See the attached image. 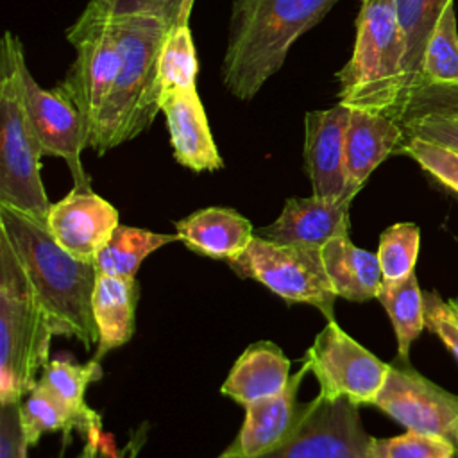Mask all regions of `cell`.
Masks as SVG:
<instances>
[{"instance_id": "cell-27", "label": "cell", "mask_w": 458, "mask_h": 458, "mask_svg": "<svg viewBox=\"0 0 458 458\" xmlns=\"http://www.w3.org/2000/svg\"><path fill=\"white\" fill-rule=\"evenodd\" d=\"M199 61L188 23H172L163 38L157 61L159 95L197 88Z\"/></svg>"}, {"instance_id": "cell-36", "label": "cell", "mask_w": 458, "mask_h": 458, "mask_svg": "<svg viewBox=\"0 0 458 458\" xmlns=\"http://www.w3.org/2000/svg\"><path fill=\"white\" fill-rule=\"evenodd\" d=\"M424 310L426 327L435 333L458 360V315L449 301H444L437 292H424Z\"/></svg>"}, {"instance_id": "cell-7", "label": "cell", "mask_w": 458, "mask_h": 458, "mask_svg": "<svg viewBox=\"0 0 458 458\" xmlns=\"http://www.w3.org/2000/svg\"><path fill=\"white\" fill-rule=\"evenodd\" d=\"M225 263L242 279L265 284L286 302L310 304L327 320L335 318L338 295L327 277L318 249L274 243L254 234L249 247Z\"/></svg>"}, {"instance_id": "cell-11", "label": "cell", "mask_w": 458, "mask_h": 458, "mask_svg": "<svg viewBox=\"0 0 458 458\" xmlns=\"http://www.w3.org/2000/svg\"><path fill=\"white\" fill-rule=\"evenodd\" d=\"M374 406L408 431L445 438L458 449V395L413 370L408 361L390 363Z\"/></svg>"}, {"instance_id": "cell-33", "label": "cell", "mask_w": 458, "mask_h": 458, "mask_svg": "<svg viewBox=\"0 0 458 458\" xmlns=\"http://www.w3.org/2000/svg\"><path fill=\"white\" fill-rule=\"evenodd\" d=\"M395 154L411 157L424 172L458 193V150L422 138L404 136Z\"/></svg>"}, {"instance_id": "cell-17", "label": "cell", "mask_w": 458, "mask_h": 458, "mask_svg": "<svg viewBox=\"0 0 458 458\" xmlns=\"http://www.w3.org/2000/svg\"><path fill=\"white\" fill-rule=\"evenodd\" d=\"M308 372L310 369L302 363V369L290 377L288 385L279 394L243 406V424L225 453L256 456L286 440L295 431L308 408V403L297 401L299 386Z\"/></svg>"}, {"instance_id": "cell-6", "label": "cell", "mask_w": 458, "mask_h": 458, "mask_svg": "<svg viewBox=\"0 0 458 458\" xmlns=\"http://www.w3.org/2000/svg\"><path fill=\"white\" fill-rule=\"evenodd\" d=\"M54 329L34 286L0 233V403L21 401L48 365Z\"/></svg>"}, {"instance_id": "cell-28", "label": "cell", "mask_w": 458, "mask_h": 458, "mask_svg": "<svg viewBox=\"0 0 458 458\" xmlns=\"http://www.w3.org/2000/svg\"><path fill=\"white\" fill-rule=\"evenodd\" d=\"M424 84H458V30L454 0L445 2L440 18L437 20V25L428 39L420 73V86Z\"/></svg>"}, {"instance_id": "cell-5", "label": "cell", "mask_w": 458, "mask_h": 458, "mask_svg": "<svg viewBox=\"0 0 458 458\" xmlns=\"http://www.w3.org/2000/svg\"><path fill=\"white\" fill-rule=\"evenodd\" d=\"M25 63L20 38L5 30L0 41V204L47 224L52 202L41 179L43 150L25 106Z\"/></svg>"}, {"instance_id": "cell-35", "label": "cell", "mask_w": 458, "mask_h": 458, "mask_svg": "<svg viewBox=\"0 0 458 458\" xmlns=\"http://www.w3.org/2000/svg\"><path fill=\"white\" fill-rule=\"evenodd\" d=\"M399 123L404 131V136L422 138L458 150V116L431 113L413 116Z\"/></svg>"}, {"instance_id": "cell-40", "label": "cell", "mask_w": 458, "mask_h": 458, "mask_svg": "<svg viewBox=\"0 0 458 458\" xmlns=\"http://www.w3.org/2000/svg\"><path fill=\"white\" fill-rule=\"evenodd\" d=\"M449 304H451V308H453V310H454V313H456V315H458V297H454V299H451V301H449Z\"/></svg>"}, {"instance_id": "cell-8", "label": "cell", "mask_w": 458, "mask_h": 458, "mask_svg": "<svg viewBox=\"0 0 458 458\" xmlns=\"http://www.w3.org/2000/svg\"><path fill=\"white\" fill-rule=\"evenodd\" d=\"M304 365L318 381L324 397L347 399L356 406L374 404L390 369V363L349 336L335 318L315 336Z\"/></svg>"}, {"instance_id": "cell-22", "label": "cell", "mask_w": 458, "mask_h": 458, "mask_svg": "<svg viewBox=\"0 0 458 458\" xmlns=\"http://www.w3.org/2000/svg\"><path fill=\"white\" fill-rule=\"evenodd\" d=\"M322 261L338 297L365 302L377 297L383 272L377 254L356 247L349 233L340 234L322 247Z\"/></svg>"}, {"instance_id": "cell-16", "label": "cell", "mask_w": 458, "mask_h": 458, "mask_svg": "<svg viewBox=\"0 0 458 458\" xmlns=\"http://www.w3.org/2000/svg\"><path fill=\"white\" fill-rule=\"evenodd\" d=\"M159 111L165 114L170 147L181 166L191 172H215L224 166L197 88L161 93Z\"/></svg>"}, {"instance_id": "cell-26", "label": "cell", "mask_w": 458, "mask_h": 458, "mask_svg": "<svg viewBox=\"0 0 458 458\" xmlns=\"http://www.w3.org/2000/svg\"><path fill=\"white\" fill-rule=\"evenodd\" d=\"M445 2L447 0H395L397 16L406 39V88L403 107L408 97L420 86L426 45Z\"/></svg>"}, {"instance_id": "cell-18", "label": "cell", "mask_w": 458, "mask_h": 458, "mask_svg": "<svg viewBox=\"0 0 458 458\" xmlns=\"http://www.w3.org/2000/svg\"><path fill=\"white\" fill-rule=\"evenodd\" d=\"M403 140L404 131L392 116L351 109L345 131V175L352 197L363 188L370 174L390 154H395Z\"/></svg>"}, {"instance_id": "cell-32", "label": "cell", "mask_w": 458, "mask_h": 458, "mask_svg": "<svg viewBox=\"0 0 458 458\" xmlns=\"http://www.w3.org/2000/svg\"><path fill=\"white\" fill-rule=\"evenodd\" d=\"M181 5L182 0H89L75 21L93 23L125 16H157L172 25Z\"/></svg>"}, {"instance_id": "cell-12", "label": "cell", "mask_w": 458, "mask_h": 458, "mask_svg": "<svg viewBox=\"0 0 458 458\" xmlns=\"http://www.w3.org/2000/svg\"><path fill=\"white\" fill-rule=\"evenodd\" d=\"M21 77L27 113L43 156H55L66 161L73 188H91L81 163V152L88 148V131L82 114L57 86L43 89L32 77L27 63L23 64Z\"/></svg>"}, {"instance_id": "cell-39", "label": "cell", "mask_w": 458, "mask_h": 458, "mask_svg": "<svg viewBox=\"0 0 458 458\" xmlns=\"http://www.w3.org/2000/svg\"><path fill=\"white\" fill-rule=\"evenodd\" d=\"M193 4L195 0H182V5H181V11H179V16L175 21L179 23H188L190 21V14H191V9H193ZM174 21V23H175Z\"/></svg>"}, {"instance_id": "cell-4", "label": "cell", "mask_w": 458, "mask_h": 458, "mask_svg": "<svg viewBox=\"0 0 458 458\" xmlns=\"http://www.w3.org/2000/svg\"><path fill=\"white\" fill-rule=\"evenodd\" d=\"M406 39L395 0H361L351 59L336 72L338 102L397 120L406 88Z\"/></svg>"}, {"instance_id": "cell-3", "label": "cell", "mask_w": 458, "mask_h": 458, "mask_svg": "<svg viewBox=\"0 0 458 458\" xmlns=\"http://www.w3.org/2000/svg\"><path fill=\"white\" fill-rule=\"evenodd\" d=\"M113 21L120 43V70L113 89L88 138L97 154L145 132L159 111L157 61L170 27L157 16H125Z\"/></svg>"}, {"instance_id": "cell-34", "label": "cell", "mask_w": 458, "mask_h": 458, "mask_svg": "<svg viewBox=\"0 0 458 458\" xmlns=\"http://www.w3.org/2000/svg\"><path fill=\"white\" fill-rule=\"evenodd\" d=\"M453 114L458 116V84L437 86L424 84L417 88L406 100L397 122L420 114Z\"/></svg>"}, {"instance_id": "cell-9", "label": "cell", "mask_w": 458, "mask_h": 458, "mask_svg": "<svg viewBox=\"0 0 458 458\" xmlns=\"http://www.w3.org/2000/svg\"><path fill=\"white\" fill-rule=\"evenodd\" d=\"M370 438L356 404L318 394L308 401L299 426L281 444L256 456L224 451L218 458H365Z\"/></svg>"}, {"instance_id": "cell-21", "label": "cell", "mask_w": 458, "mask_h": 458, "mask_svg": "<svg viewBox=\"0 0 458 458\" xmlns=\"http://www.w3.org/2000/svg\"><path fill=\"white\" fill-rule=\"evenodd\" d=\"M138 297L140 288L136 279L106 274L97 276L91 306L98 340L93 360L102 361L107 352L125 345L132 338Z\"/></svg>"}, {"instance_id": "cell-23", "label": "cell", "mask_w": 458, "mask_h": 458, "mask_svg": "<svg viewBox=\"0 0 458 458\" xmlns=\"http://www.w3.org/2000/svg\"><path fill=\"white\" fill-rule=\"evenodd\" d=\"M20 419L29 445H36L45 433L54 431H61L66 437L72 431H79L84 438L102 435V417L95 410H75L39 383L20 404Z\"/></svg>"}, {"instance_id": "cell-25", "label": "cell", "mask_w": 458, "mask_h": 458, "mask_svg": "<svg viewBox=\"0 0 458 458\" xmlns=\"http://www.w3.org/2000/svg\"><path fill=\"white\" fill-rule=\"evenodd\" d=\"M175 240H179L177 234L152 233L120 224L95 258L97 272L122 279H136L143 259Z\"/></svg>"}, {"instance_id": "cell-13", "label": "cell", "mask_w": 458, "mask_h": 458, "mask_svg": "<svg viewBox=\"0 0 458 458\" xmlns=\"http://www.w3.org/2000/svg\"><path fill=\"white\" fill-rule=\"evenodd\" d=\"M349 114L351 107L336 102L329 109L308 111L304 116V170L317 197L354 199L347 190L345 175Z\"/></svg>"}, {"instance_id": "cell-30", "label": "cell", "mask_w": 458, "mask_h": 458, "mask_svg": "<svg viewBox=\"0 0 458 458\" xmlns=\"http://www.w3.org/2000/svg\"><path fill=\"white\" fill-rule=\"evenodd\" d=\"M420 247V229L411 222H397L379 236L377 259L383 281H401L415 272Z\"/></svg>"}, {"instance_id": "cell-29", "label": "cell", "mask_w": 458, "mask_h": 458, "mask_svg": "<svg viewBox=\"0 0 458 458\" xmlns=\"http://www.w3.org/2000/svg\"><path fill=\"white\" fill-rule=\"evenodd\" d=\"M102 377L100 361L89 360L88 363H75L70 360H52L41 370L38 383L52 392L57 399L75 410H89L84 401L88 386Z\"/></svg>"}, {"instance_id": "cell-2", "label": "cell", "mask_w": 458, "mask_h": 458, "mask_svg": "<svg viewBox=\"0 0 458 458\" xmlns=\"http://www.w3.org/2000/svg\"><path fill=\"white\" fill-rule=\"evenodd\" d=\"M338 0H233L220 77L238 100H252L284 64L293 43Z\"/></svg>"}, {"instance_id": "cell-14", "label": "cell", "mask_w": 458, "mask_h": 458, "mask_svg": "<svg viewBox=\"0 0 458 458\" xmlns=\"http://www.w3.org/2000/svg\"><path fill=\"white\" fill-rule=\"evenodd\" d=\"M118 225V209L91 188H72L50 206L47 218L50 234L66 252L93 263Z\"/></svg>"}, {"instance_id": "cell-15", "label": "cell", "mask_w": 458, "mask_h": 458, "mask_svg": "<svg viewBox=\"0 0 458 458\" xmlns=\"http://www.w3.org/2000/svg\"><path fill=\"white\" fill-rule=\"evenodd\" d=\"M349 199L293 197L272 224L254 229V234L274 243L322 250L327 242L349 233Z\"/></svg>"}, {"instance_id": "cell-24", "label": "cell", "mask_w": 458, "mask_h": 458, "mask_svg": "<svg viewBox=\"0 0 458 458\" xmlns=\"http://www.w3.org/2000/svg\"><path fill=\"white\" fill-rule=\"evenodd\" d=\"M376 299L390 317L397 340V360L408 361L411 344L426 327L424 292L415 272L401 281H383Z\"/></svg>"}, {"instance_id": "cell-19", "label": "cell", "mask_w": 458, "mask_h": 458, "mask_svg": "<svg viewBox=\"0 0 458 458\" xmlns=\"http://www.w3.org/2000/svg\"><path fill=\"white\" fill-rule=\"evenodd\" d=\"M175 234L195 254L229 261L254 238L249 218L233 208H204L175 222Z\"/></svg>"}, {"instance_id": "cell-1", "label": "cell", "mask_w": 458, "mask_h": 458, "mask_svg": "<svg viewBox=\"0 0 458 458\" xmlns=\"http://www.w3.org/2000/svg\"><path fill=\"white\" fill-rule=\"evenodd\" d=\"M0 233L21 261L54 335L79 340L86 351L98 340L93 318L97 267L66 252L47 224L0 204Z\"/></svg>"}, {"instance_id": "cell-20", "label": "cell", "mask_w": 458, "mask_h": 458, "mask_svg": "<svg viewBox=\"0 0 458 458\" xmlns=\"http://www.w3.org/2000/svg\"><path fill=\"white\" fill-rule=\"evenodd\" d=\"M290 360L274 342L249 345L229 370L220 392L242 406L279 394L290 381Z\"/></svg>"}, {"instance_id": "cell-37", "label": "cell", "mask_w": 458, "mask_h": 458, "mask_svg": "<svg viewBox=\"0 0 458 458\" xmlns=\"http://www.w3.org/2000/svg\"><path fill=\"white\" fill-rule=\"evenodd\" d=\"M21 401L0 403V458H29V444L20 419Z\"/></svg>"}, {"instance_id": "cell-31", "label": "cell", "mask_w": 458, "mask_h": 458, "mask_svg": "<svg viewBox=\"0 0 458 458\" xmlns=\"http://www.w3.org/2000/svg\"><path fill=\"white\" fill-rule=\"evenodd\" d=\"M456 445L445 438L408 431L388 438H370L365 458H453Z\"/></svg>"}, {"instance_id": "cell-10", "label": "cell", "mask_w": 458, "mask_h": 458, "mask_svg": "<svg viewBox=\"0 0 458 458\" xmlns=\"http://www.w3.org/2000/svg\"><path fill=\"white\" fill-rule=\"evenodd\" d=\"M66 39L75 48V59L57 88L82 114L89 138L120 70L118 34L113 21H75L68 27Z\"/></svg>"}, {"instance_id": "cell-38", "label": "cell", "mask_w": 458, "mask_h": 458, "mask_svg": "<svg viewBox=\"0 0 458 458\" xmlns=\"http://www.w3.org/2000/svg\"><path fill=\"white\" fill-rule=\"evenodd\" d=\"M148 437V422H141L129 437V442L116 451L114 454H107L100 445V435L86 438L81 453L75 458H138L140 451L143 449ZM63 458V454L59 456Z\"/></svg>"}]
</instances>
